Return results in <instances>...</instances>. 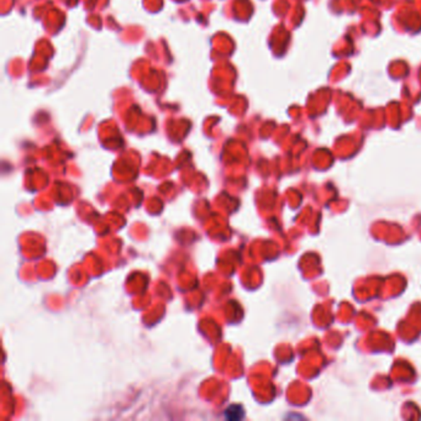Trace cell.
Returning a JSON list of instances; mask_svg holds the SVG:
<instances>
[{
    "label": "cell",
    "mask_w": 421,
    "mask_h": 421,
    "mask_svg": "<svg viewBox=\"0 0 421 421\" xmlns=\"http://www.w3.org/2000/svg\"><path fill=\"white\" fill-rule=\"evenodd\" d=\"M225 417L228 420H241L244 419V409L241 405H231L225 410Z\"/></svg>",
    "instance_id": "1"
}]
</instances>
